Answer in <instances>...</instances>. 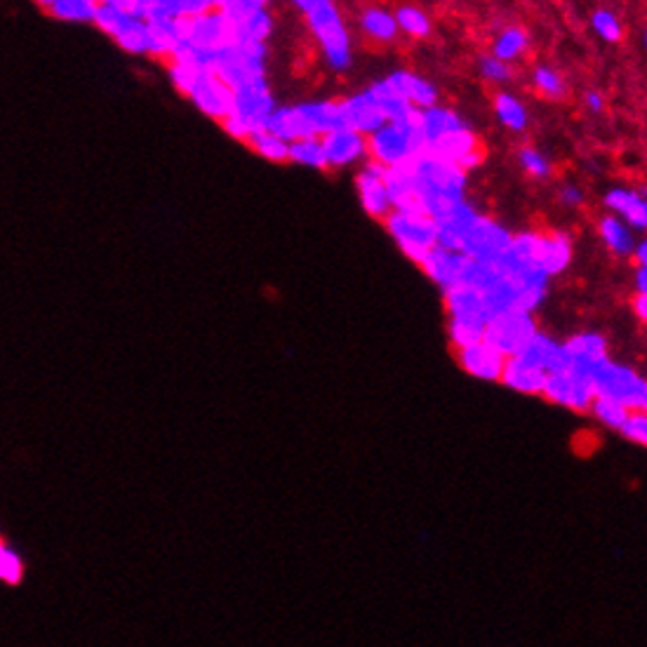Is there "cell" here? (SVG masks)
Returning a JSON list of instances; mask_svg holds the SVG:
<instances>
[{
    "mask_svg": "<svg viewBox=\"0 0 647 647\" xmlns=\"http://www.w3.org/2000/svg\"><path fill=\"white\" fill-rule=\"evenodd\" d=\"M408 168L415 177L422 212L433 222H443L466 200V172L457 165L445 163L426 151Z\"/></svg>",
    "mask_w": 647,
    "mask_h": 647,
    "instance_id": "cell-1",
    "label": "cell"
},
{
    "mask_svg": "<svg viewBox=\"0 0 647 647\" xmlns=\"http://www.w3.org/2000/svg\"><path fill=\"white\" fill-rule=\"evenodd\" d=\"M295 8L304 15L330 69L335 73L349 71L353 64L351 36L337 5L330 0H297Z\"/></svg>",
    "mask_w": 647,
    "mask_h": 647,
    "instance_id": "cell-2",
    "label": "cell"
},
{
    "mask_svg": "<svg viewBox=\"0 0 647 647\" xmlns=\"http://www.w3.org/2000/svg\"><path fill=\"white\" fill-rule=\"evenodd\" d=\"M368 146L372 163L384 165L386 170L408 168L429 149L422 132V111L410 123H386L382 130L368 137Z\"/></svg>",
    "mask_w": 647,
    "mask_h": 647,
    "instance_id": "cell-3",
    "label": "cell"
},
{
    "mask_svg": "<svg viewBox=\"0 0 647 647\" xmlns=\"http://www.w3.org/2000/svg\"><path fill=\"white\" fill-rule=\"evenodd\" d=\"M593 389L596 398L615 400L626 410H643L647 396V379L640 377L631 365L617 363L610 356L598 360L593 368Z\"/></svg>",
    "mask_w": 647,
    "mask_h": 647,
    "instance_id": "cell-4",
    "label": "cell"
},
{
    "mask_svg": "<svg viewBox=\"0 0 647 647\" xmlns=\"http://www.w3.org/2000/svg\"><path fill=\"white\" fill-rule=\"evenodd\" d=\"M537 335L539 325L535 313L506 311L490 318L488 328H485V344H490L504 358H516L528 349Z\"/></svg>",
    "mask_w": 647,
    "mask_h": 647,
    "instance_id": "cell-5",
    "label": "cell"
},
{
    "mask_svg": "<svg viewBox=\"0 0 647 647\" xmlns=\"http://www.w3.org/2000/svg\"><path fill=\"white\" fill-rule=\"evenodd\" d=\"M389 236L396 240V245L405 257L412 259L415 264H422L426 255L433 248H438V229L436 222L426 215H403V212H393L384 222Z\"/></svg>",
    "mask_w": 647,
    "mask_h": 647,
    "instance_id": "cell-6",
    "label": "cell"
},
{
    "mask_svg": "<svg viewBox=\"0 0 647 647\" xmlns=\"http://www.w3.org/2000/svg\"><path fill=\"white\" fill-rule=\"evenodd\" d=\"M266 45L264 43H236L222 52L217 78L236 92L243 85L266 78Z\"/></svg>",
    "mask_w": 647,
    "mask_h": 647,
    "instance_id": "cell-7",
    "label": "cell"
},
{
    "mask_svg": "<svg viewBox=\"0 0 647 647\" xmlns=\"http://www.w3.org/2000/svg\"><path fill=\"white\" fill-rule=\"evenodd\" d=\"M513 243V233L490 217H480L462 240V255L473 262L497 264Z\"/></svg>",
    "mask_w": 647,
    "mask_h": 647,
    "instance_id": "cell-8",
    "label": "cell"
},
{
    "mask_svg": "<svg viewBox=\"0 0 647 647\" xmlns=\"http://www.w3.org/2000/svg\"><path fill=\"white\" fill-rule=\"evenodd\" d=\"M542 398L553 405H560V408L591 412L593 400H596V389H593V379L586 372L570 368L565 372H558V375H549Z\"/></svg>",
    "mask_w": 647,
    "mask_h": 647,
    "instance_id": "cell-9",
    "label": "cell"
},
{
    "mask_svg": "<svg viewBox=\"0 0 647 647\" xmlns=\"http://www.w3.org/2000/svg\"><path fill=\"white\" fill-rule=\"evenodd\" d=\"M186 43L198 52H210V55H219V52L229 50L231 45L238 43L236 26L226 19L217 8L208 12V15L191 19L189 36Z\"/></svg>",
    "mask_w": 647,
    "mask_h": 647,
    "instance_id": "cell-10",
    "label": "cell"
},
{
    "mask_svg": "<svg viewBox=\"0 0 647 647\" xmlns=\"http://www.w3.org/2000/svg\"><path fill=\"white\" fill-rule=\"evenodd\" d=\"M276 109V97H273L266 78H259L255 83H248L236 90L233 116L248 123L255 132L266 128V123H269V118L276 113Z\"/></svg>",
    "mask_w": 647,
    "mask_h": 647,
    "instance_id": "cell-11",
    "label": "cell"
},
{
    "mask_svg": "<svg viewBox=\"0 0 647 647\" xmlns=\"http://www.w3.org/2000/svg\"><path fill=\"white\" fill-rule=\"evenodd\" d=\"M356 191L360 198V205L368 212L372 219H382L386 222L393 215V203L386 189V168L379 163H368L360 168L356 175Z\"/></svg>",
    "mask_w": 647,
    "mask_h": 647,
    "instance_id": "cell-12",
    "label": "cell"
},
{
    "mask_svg": "<svg viewBox=\"0 0 647 647\" xmlns=\"http://www.w3.org/2000/svg\"><path fill=\"white\" fill-rule=\"evenodd\" d=\"M191 104L212 120L222 123L229 116H233V102H236V92L229 85L222 83L215 73H203L196 83V88L191 90Z\"/></svg>",
    "mask_w": 647,
    "mask_h": 647,
    "instance_id": "cell-13",
    "label": "cell"
},
{
    "mask_svg": "<svg viewBox=\"0 0 647 647\" xmlns=\"http://www.w3.org/2000/svg\"><path fill=\"white\" fill-rule=\"evenodd\" d=\"M342 102V113H344V125L346 128L360 132V135L372 137L377 130H382L386 125L384 111L379 109L377 99L370 95V90L356 92V95H349Z\"/></svg>",
    "mask_w": 647,
    "mask_h": 647,
    "instance_id": "cell-14",
    "label": "cell"
},
{
    "mask_svg": "<svg viewBox=\"0 0 647 647\" xmlns=\"http://www.w3.org/2000/svg\"><path fill=\"white\" fill-rule=\"evenodd\" d=\"M466 264H469V257H464L462 252H452L443 248H433L419 269H422L426 276H429L431 283H436L440 290L450 292L462 285V276Z\"/></svg>",
    "mask_w": 647,
    "mask_h": 647,
    "instance_id": "cell-15",
    "label": "cell"
},
{
    "mask_svg": "<svg viewBox=\"0 0 647 647\" xmlns=\"http://www.w3.org/2000/svg\"><path fill=\"white\" fill-rule=\"evenodd\" d=\"M325 156H328L330 168H349L360 160L370 158L368 137L351 128H339L323 137Z\"/></svg>",
    "mask_w": 647,
    "mask_h": 647,
    "instance_id": "cell-16",
    "label": "cell"
},
{
    "mask_svg": "<svg viewBox=\"0 0 647 647\" xmlns=\"http://www.w3.org/2000/svg\"><path fill=\"white\" fill-rule=\"evenodd\" d=\"M457 363L466 375L483 379V382H502V375L506 368V358L502 353L495 351L485 342L473 344L469 349H459Z\"/></svg>",
    "mask_w": 647,
    "mask_h": 647,
    "instance_id": "cell-17",
    "label": "cell"
},
{
    "mask_svg": "<svg viewBox=\"0 0 647 647\" xmlns=\"http://www.w3.org/2000/svg\"><path fill=\"white\" fill-rule=\"evenodd\" d=\"M520 358H525L539 370L549 372V375H558V372L572 368V356L568 346H565V342H558V339L546 335V332H539L530 342L528 349L520 353Z\"/></svg>",
    "mask_w": 647,
    "mask_h": 647,
    "instance_id": "cell-18",
    "label": "cell"
},
{
    "mask_svg": "<svg viewBox=\"0 0 647 647\" xmlns=\"http://www.w3.org/2000/svg\"><path fill=\"white\" fill-rule=\"evenodd\" d=\"M603 205L610 215H617L631 226L633 231L647 233V200L640 196L638 189L629 186H612L603 196Z\"/></svg>",
    "mask_w": 647,
    "mask_h": 647,
    "instance_id": "cell-19",
    "label": "cell"
},
{
    "mask_svg": "<svg viewBox=\"0 0 647 647\" xmlns=\"http://www.w3.org/2000/svg\"><path fill=\"white\" fill-rule=\"evenodd\" d=\"M443 302H445V311H448V320H464V323H478V325L490 323V313H488V306H485L483 292L459 285V288L445 292Z\"/></svg>",
    "mask_w": 647,
    "mask_h": 647,
    "instance_id": "cell-20",
    "label": "cell"
},
{
    "mask_svg": "<svg viewBox=\"0 0 647 647\" xmlns=\"http://www.w3.org/2000/svg\"><path fill=\"white\" fill-rule=\"evenodd\" d=\"M386 80H389L391 88L396 90L398 95L408 99L415 109L426 111V109H433V106H438V88L431 83V80H426L422 76H417V73L405 71V69L391 71L389 76H386Z\"/></svg>",
    "mask_w": 647,
    "mask_h": 647,
    "instance_id": "cell-21",
    "label": "cell"
},
{
    "mask_svg": "<svg viewBox=\"0 0 647 647\" xmlns=\"http://www.w3.org/2000/svg\"><path fill=\"white\" fill-rule=\"evenodd\" d=\"M549 372L535 368L525 358H506V368L502 375V384L506 389L523 393V396H542Z\"/></svg>",
    "mask_w": 647,
    "mask_h": 647,
    "instance_id": "cell-22",
    "label": "cell"
},
{
    "mask_svg": "<svg viewBox=\"0 0 647 647\" xmlns=\"http://www.w3.org/2000/svg\"><path fill=\"white\" fill-rule=\"evenodd\" d=\"M386 189H389L393 212L403 215H424L422 203H419L415 177L410 168H393L386 170Z\"/></svg>",
    "mask_w": 647,
    "mask_h": 647,
    "instance_id": "cell-23",
    "label": "cell"
},
{
    "mask_svg": "<svg viewBox=\"0 0 647 647\" xmlns=\"http://www.w3.org/2000/svg\"><path fill=\"white\" fill-rule=\"evenodd\" d=\"M95 24L99 26V31L106 33V36L118 40L128 36L130 31H135L137 26H142L144 22L128 10V0H102L97 8Z\"/></svg>",
    "mask_w": 647,
    "mask_h": 647,
    "instance_id": "cell-24",
    "label": "cell"
},
{
    "mask_svg": "<svg viewBox=\"0 0 647 647\" xmlns=\"http://www.w3.org/2000/svg\"><path fill=\"white\" fill-rule=\"evenodd\" d=\"M572 262V240L568 233L551 231L539 238V266L549 278L560 276Z\"/></svg>",
    "mask_w": 647,
    "mask_h": 647,
    "instance_id": "cell-25",
    "label": "cell"
},
{
    "mask_svg": "<svg viewBox=\"0 0 647 647\" xmlns=\"http://www.w3.org/2000/svg\"><path fill=\"white\" fill-rule=\"evenodd\" d=\"M273 132V135L285 139L288 144H295L299 139H309V137H316L313 135L309 120H306L302 106L295 104V106H278L276 113L269 118V123H266V128Z\"/></svg>",
    "mask_w": 647,
    "mask_h": 647,
    "instance_id": "cell-26",
    "label": "cell"
},
{
    "mask_svg": "<svg viewBox=\"0 0 647 647\" xmlns=\"http://www.w3.org/2000/svg\"><path fill=\"white\" fill-rule=\"evenodd\" d=\"M368 90L370 95L377 99L379 109L384 111L386 123H410V120H415L419 116V109H415V106H412L403 95H398L386 78L375 80Z\"/></svg>",
    "mask_w": 647,
    "mask_h": 647,
    "instance_id": "cell-27",
    "label": "cell"
},
{
    "mask_svg": "<svg viewBox=\"0 0 647 647\" xmlns=\"http://www.w3.org/2000/svg\"><path fill=\"white\" fill-rule=\"evenodd\" d=\"M299 106H302L304 116L309 120L313 135L320 139L339 128H346L342 102L339 99H318V102H304Z\"/></svg>",
    "mask_w": 647,
    "mask_h": 647,
    "instance_id": "cell-28",
    "label": "cell"
},
{
    "mask_svg": "<svg viewBox=\"0 0 647 647\" xmlns=\"http://www.w3.org/2000/svg\"><path fill=\"white\" fill-rule=\"evenodd\" d=\"M598 233H600V238H603L605 248H608L612 255L633 257V252H636L638 240H636V236H633V229L617 215H610L608 212L605 217H600Z\"/></svg>",
    "mask_w": 647,
    "mask_h": 647,
    "instance_id": "cell-29",
    "label": "cell"
},
{
    "mask_svg": "<svg viewBox=\"0 0 647 647\" xmlns=\"http://www.w3.org/2000/svg\"><path fill=\"white\" fill-rule=\"evenodd\" d=\"M358 29L363 31V36L375 40V43H391V40H396V36L400 33L396 12L377 8V5H370V8L360 12Z\"/></svg>",
    "mask_w": 647,
    "mask_h": 647,
    "instance_id": "cell-30",
    "label": "cell"
},
{
    "mask_svg": "<svg viewBox=\"0 0 647 647\" xmlns=\"http://www.w3.org/2000/svg\"><path fill=\"white\" fill-rule=\"evenodd\" d=\"M469 128L466 120L459 116L457 111L448 109V106H433V109L422 111V132L426 137V144H436L438 139H443L450 132ZM429 151V149H426Z\"/></svg>",
    "mask_w": 647,
    "mask_h": 647,
    "instance_id": "cell-31",
    "label": "cell"
},
{
    "mask_svg": "<svg viewBox=\"0 0 647 647\" xmlns=\"http://www.w3.org/2000/svg\"><path fill=\"white\" fill-rule=\"evenodd\" d=\"M40 8L45 15L59 19V22L73 24H95L97 19V0H43Z\"/></svg>",
    "mask_w": 647,
    "mask_h": 647,
    "instance_id": "cell-32",
    "label": "cell"
},
{
    "mask_svg": "<svg viewBox=\"0 0 647 647\" xmlns=\"http://www.w3.org/2000/svg\"><path fill=\"white\" fill-rule=\"evenodd\" d=\"M530 48V36L523 26H506L497 33V38L492 40V57L502 59L504 64H513L520 59Z\"/></svg>",
    "mask_w": 647,
    "mask_h": 647,
    "instance_id": "cell-33",
    "label": "cell"
},
{
    "mask_svg": "<svg viewBox=\"0 0 647 647\" xmlns=\"http://www.w3.org/2000/svg\"><path fill=\"white\" fill-rule=\"evenodd\" d=\"M565 346H568L572 360L596 363V360L608 358V337L600 335V332H579V335H572Z\"/></svg>",
    "mask_w": 647,
    "mask_h": 647,
    "instance_id": "cell-34",
    "label": "cell"
},
{
    "mask_svg": "<svg viewBox=\"0 0 647 647\" xmlns=\"http://www.w3.org/2000/svg\"><path fill=\"white\" fill-rule=\"evenodd\" d=\"M495 113L499 123H502L506 130L523 132L528 128V109H525V104L520 102L516 95H511V92H499L495 97Z\"/></svg>",
    "mask_w": 647,
    "mask_h": 647,
    "instance_id": "cell-35",
    "label": "cell"
},
{
    "mask_svg": "<svg viewBox=\"0 0 647 647\" xmlns=\"http://www.w3.org/2000/svg\"><path fill=\"white\" fill-rule=\"evenodd\" d=\"M290 163L302 165V168L311 170H328V156H325V144L320 137L299 139V142L290 144Z\"/></svg>",
    "mask_w": 647,
    "mask_h": 647,
    "instance_id": "cell-36",
    "label": "cell"
},
{
    "mask_svg": "<svg viewBox=\"0 0 647 647\" xmlns=\"http://www.w3.org/2000/svg\"><path fill=\"white\" fill-rule=\"evenodd\" d=\"M248 146L259 158L269 160V163H290V144L269 130H257L250 137Z\"/></svg>",
    "mask_w": 647,
    "mask_h": 647,
    "instance_id": "cell-37",
    "label": "cell"
},
{
    "mask_svg": "<svg viewBox=\"0 0 647 647\" xmlns=\"http://www.w3.org/2000/svg\"><path fill=\"white\" fill-rule=\"evenodd\" d=\"M273 33V15L269 12V8L255 12V15H250L248 19H243V22L236 24V38L238 43H264L269 40V36Z\"/></svg>",
    "mask_w": 647,
    "mask_h": 647,
    "instance_id": "cell-38",
    "label": "cell"
},
{
    "mask_svg": "<svg viewBox=\"0 0 647 647\" xmlns=\"http://www.w3.org/2000/svg\"><path fill=\"white\" fill-rule=\"evenodd\" d=\"M396 22L400 33L412 38H426L433 31L431 17L422 8H415V5H400L396 10Z\"/></svg>",
    "mask_w": 647,
    "mask_h": 647,
    "instance_id": "cell-39",
    "label": "cell"
},
{
    "mask_svg": "<svg viewBox=\"0 0 647 647\" xmlns=\"http://www.w3.org/2000/svg\"><path fill=\"white\" fill-rule=\"evenodd\" d=\"M591 29L600 40H605V43H619V40H622V36H624L622 22H619V17L608 8L593 10Z\"/></svg>",
    "mask_w": 647,
    "mask_h": 647,
    "instance_id": "cell-40",
    "label": "cell"
},
{
    "mask_svg": "<svg viewBox=\"0 0 647 647\" xmlns=\"http://www.w3.org/2000/svg\"><path fill=\"white\" fill-rule=\"evenodd\" d=\"M532 85H535V90L539 95L549 97V99H560L565 97V80L563 76L556 69H551V66H544L539 64L535 71H532Z\"/></svg>",
    "mask_w": 647,
    "mask_h": 647,
    "instance_id": "cell-41",
    "label": "cell"
},
{
    "mask_svg": "<svg viewBox=\"0 0 647 647\" xmlns=\"http://www.w3.org/2000/svg\"><path fill=\"white\" fill-rule=\"evenodd\" d=\"M631 410H626L624 405L615 403V400H605V398H596L591 405V415L598 419L600 424L608 426L612 431H619L629 417Z\"/></svg>",
    "mask_w": 647,
    "mask_h": 647,
    "instance_id": "cell-42",
    "label": "cell"
},
{
    "mask_svg": "<svg viewBox=\"0 0 647 647\" xmlns=\"http://www.w3.org/2000/svg\"><path fill=\"white\" fill-rule=\"evenodd\" d=\"M264 8H269V5L262 3V0H217V10L222 12L233 26Z\"/></svg>",
    "mask_w": 647,
    "mask_h": 647,
    "instance_id": "cell-43",
    "label": "cell"
},
{
    "mask_svg": "<svg viewBox=\"0 0 647 647\" xmlns=\"http://www.w3.org/2000/svg\"><path fill=\"white\" fill-rule=\"evenodd\" d=\"M518 163H520V168H523L530 177H535V179H549L553 175L551 160L546 158L542 151L532 149V146H525V149L518 151Z\"/></svg>",
    "mask_w": 647,
    "mask_h": 647,
    "instance_id": "cell-44",
    "label": "cell"
},
{
    "mask_svg": "<svg viewBox=\"0 0 647 647\" xmlns=\"http://www.w3.org/2000/svg\"><path fill=\"white\" fill-rule=\"evenodd\" d=\"M203 73H208V71L198 69V66L186 64V62H170V80L184 97L191 95V90L196 88V83Z\"/></svg>",
    "mask_w": 647,
    "mask_h": 647,
    "instance_id": "cell-45",
    "label": "cell"
},
{
    "mask_svg": "<svg viewBox=\"0 0 647 647\" xmlns=\"http://www.w3.org/2000/svg\"><path fill=\"white\" fill-rule=\"evenodd\" d=\"M0 577L5 584H19L24 577L22 558L8 544H0Z\"/></svg>",
    "mask_w": 647,
    "mask_h": 647,
    "instance_id": "cell-46",
    "label": "cell"
},
{
    "mask_svg": "<svg viewBox=\"0 0 647 647\" xmlns=\"http://www.w3.org/2000/svg\"><path fill=\"white\" fill-rule=\"evenodd\" d=\"M619 433H622V438L631 440V443L643 445V448H647V412L645 410H631L629 417H626L624 426L619 429Z\"/></svg>",
    "mask_w": 647,
    "mask_h": 647,
    "instance_id": "cell-47",
    "label": "cell"
},
{
    "mask_svg": "<svg viewBox=\"0 0 647 647\" xmlns=\"http://www.w3.org/2000/svg\"><path fill=\"white\" fill-rule=\"evenodd\" d=\"M478 71H480V76H483L485 80H490V83H495V85L509 83L511 76H513L511 64H504L502 59H497V57H492V55L480 57Z\"/></svg>",
    "mask_w": 647,
    "mask_h": 647,
    "instance_id": "cell-48",
    "label": "cell"
},
{
    "mask_svg": "<svg viewBox=\"0 0 647 647\" xmlns=\"http://www.w3.org/2000/svg\"><path fill=\"white\" fill-rule=\"evenodd\" d=\"M219 125H222V130L226 132V135H229L231 139H236V142L248 144L250 137L255 135V130H252L248 123H243V120L236 118V116H229L226 120H222Z\"/></svg>",
    "mask_w": 647,
    "mask_h": 647,
    "instance_id": "cell-49",
    "label": "cell"
},
{
    "mask_svg": "<svg viewBox=\"0 0 647 647\" xmlns=\"http://www.w3.org/2000/svg\"><path fill=\"white\" fill-rule=\"evenodd\" d=\"M558 200H560V205H565V208L575 210V208H582V205L586 203V196H584L582 186H577V184L570 182V184L560 186Z\"/></svg>",
    "mask_w": 647,
    "mask_h": 647,
    "instance_id": "cell-50",
    "label": "cell"
},
{
    "mask_svg": "<svg viewBox=\"0 0 647 647\" xmlns=\"http://www.w3.org/2000/svg\"><path fill=\"white\" fill-rule=\"evenodd\" d=\"M584 106L591 113H603L605 111V95L598 90H586L584 92Z\"/></svg>",
    "mask_w": 647,
    "mask_h": 647,
    "instance_id": "cell-51",
    "label": "cell"
},
{
    "mask_svg": "<svg viewBox=\"0 0 647 647\" xmlns=\"http://www.w3.org/2000/svg\"><path fill=\"white\" fill-rule=\"evenodd\" d=\"M631 309H633V313H636V318L640 320V323L647 325V297L645 295L633 297Z\"/></svg>",
    "mask_w": 647,
    "mask_h": 647,
    "instance_id": "cell-52",
    "label": "cell"
},
{
    "mask_svg": "<svg viewBox=\"0 0 647 647\" xmlns=\"http://www.w3.org/2000/svg\"><path fill=\"white\" fill-rule=\"evenodd\" d=\"M633 259H636V269H647V236L643 240H638Z\"/></svg>",
    "mask_w": 647,
    "mask_h": 647,
    "instance_id": "cell-53",
    "label": "cell"
},
{
    "mask_svg": "<svg viewBox=\"0 0 647 647\" xmlns=\"http://www.w3.org/2000/svg\"><path fill=\"white\" fill-rule=\"evenodd\" d=\"M633 283H636V295L647 297V269H636V278H633Z\"/></svg>",
    "mask_w": 647,
    "mask_h": 647,
    "instance_id": "cell-54",
    "label": "cell"
},
{
    "mask_svg": "<svg viewBox=\"0 0 647 647\" xmlns=\"http://www.w3.org/2000/svg\"><path fill=\"white\" fill-rule=\"evenodd\" d=\"M638 193H640V196H643V198L647 200V184H645V186H640V189H638Z\"/></svg>",
    "mask_w": 647,
    "mask_h": 647,
    "instance_id": "cell-55",
    "label": "cell"
},
{
    "mask_svg": "<svg viewBox=\"0 0 647 647\" xmlns=\"http://www.w3.org/2000/svg\"><path fill=\"white\" fill-rule=\"evenodd\" d=\"M643 45H645V50H647V31H645V36H643Z\"/></svg>",
    "mask_w": 647,
    "mask_h": 647,
    "instance_id": "cell-56",
    "label": "cell"
}]
</instances>
